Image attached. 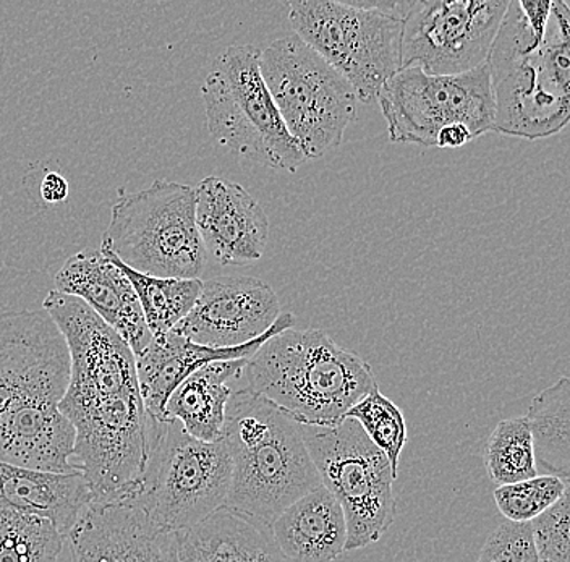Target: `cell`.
Segmentation results:
<instances>
[{"instance_id": "cell-22", "label": "cell", "mask_w": 570, "mask_h": 562, "mask_svg": "<svg viewBox=\"0 0 570 562\" xmlns=\"http://www.w3.org/2000/svg\"><path fill=\"white\" fill-rule=\"evenodd\" d=\"M245 361L214 362L188 376L166 404L167 420H177L187 435L205 443L223 440L230 382L244 375Z\"/></svg>"}, {"instance_id": "cell-4", "label": "cell", "mask_w": 570, "mask_h": 562, "mask_svg": "<svg viewBox=\"0 0 570 562\" xmlns=\"http://www.w3.org/2000/svg\"><path fill=\"white\" fill-rule=\"evenodd\" d=\"M232 457L226 507L271 526L321 479L297 420L247 387L227 404L224 436Z\"/></svg>"}, {"instance_id": "cell-18", "label": "cell", "mask_w": 570, "mask_h": 562, "mask_svg": "<svg viewBox=\"0 0 570 562\" xmlns=\"http://www.w3.org/2000/svg\"><path fill=\"white\" fill-rule=\"evenodd\" d=\"M56 290L83 300L122 337L135 357L151 343L153 334L134 286L101 250L70 256L56 274Z\"/></svg>"}, {"instance_id": "cell-17", "label": "cell", "mask_w": 570, "mask_h": 562, "mask_svg": "<svg viewBox=\"0 0 570 562\" xmlns=\"http://www.w3.org/2000/svg\"><path fill=\"white\" fill-rule=\"evenodd\" d=\"M292 313H281L276 325L265 336L238 347H208L191 343L176 331L153 336L151 343L141 352L137 361L138 384L146 412L151 417L166 420V404L174 391L188 376L214 362L245 361L252 358L271 337L294 327Z\"/></svg>"}, {"instance_id": "cell-27", "label": "cell", "mask_w": 570, "mask_h": 562, "mask_svg": "<svg viewBox=\"0 0 570 562\" xmlns=\"http://www.w3.org/2000/svg\"><path fill=\"white\" fill-rule=\"evenodd\" d=\"M345 418L355 420L362 426L374 446L390 459L392 471L397 475L399 457L409 440L401 408L376 390L356 402Z\"/></svg>"}, {"instance_id": "cell-2", "label": "cell", "mask_w": 570, "mask_h": 562, "mask_svg": "<svg viewBox=\"0 0 570 562\" xmlns=\"http://www.w3.org/2000/svg\"><path fill=\"white\" fill-rule=\"evenodd\" d=\"M70 383L66 337L42 312L0 313V461L69 473L75 432L59 411Z\"/></svg>"}, {"instance_id": "cell-21", "label": "cell", "mask_w": 570, "mask_h": 562, "mask_svg": "<svg viewBox=\"0 0 570 562\" xmlns=\"http://www.w3.org/2000/svg\"><path fill=\"white\" fill-rule=\"evenodd\" d=\"M176 536L180 562H285L269 526L226 506Z\"/></svg>"}, {"instance_id": "cell-25", "label": "cell", "mask_w": 570, "mask_h": 562, "mask_svg": "<svg viewBox=\"0 0 570 562\" xmlns=\"http://www.w3.org/2000/svg\"><path fill=\"white\" fill-rule=\"evenodd\" d=\"M484 464L498 486L538 476L532 425L527 415L498 423L484 447Z\"/></svg>"}, {"instance_id": "cell-16", "label": "cell", "mask_w": 570, "mask_h": 562, "mask_svg": "<svg viewBox=\"0 0 570 562\" xmlns=\"http://www.w3.org/2000/svg\"><path fill=\"white\" fill-rule=\"evenodd\" d=\"M67 539L73 562H180L176 533L127 503L91 504Z\"/></svg>"}, {"instance_id": "cell-20", "label": "cell", "mask_w": 570, "mask_h": 562, "mask_svg": "<svg viewBox=\"0 0 570 562\" xmlns=\"http://www.w3.org/2000/svg\"><path fill=\"white\" fill-rule=\"evenodd\" d=\"M269 530L285 562H333L347 546L344 511L324 486L285 509Z\"/></svg>"}, {"instance_id": "cell-7", "label": "cell", "mask_w": 570, "mask_h": 562, "mask_svg": "<svg viewBox=\"0 0 570 562\" xmlns=\"http://www.w3.org/2000/svg\"><path fill=\"white\" fill-rule=\"evenodd\" d=\"M230 485L226 441L205 443L187 435L177 420L153 417L145 472L122 503L137 507L159 529L177 533L226 506Z\"/></svg>"}, {"instance_id": "cell-10", "label": "cell", "mask_w": 570, "mask_h": 562, "mask_svg": "<svg viewBox=\"0 0 570 562\" xmlns=\"http://www.w3.org/2000/svg\"><path fill=\"white\" fill-rule=\"evenodd\" d=\"M262 75L288 134L308 159L337 148L356 117L352 85L297 34L262 52Z\"/></svg>"}, {"instance_id": "cell-8", "label": "cell", "mask_w": 570, "mask_h": 562, "mask_svg": "<svg viewBox=\"0 0 570 562\" xmlns=\"http://www.w3.org/2000/svg\"><path fill=\"white\" fill-rule=\"evenodd\" d=\"M195 188L155 180L112 206L101 248L135 272L199 279L208 254L196 226Z\"/></svg>"}, {"instance_id": "cell-19", "label": "cell", "mask_w": 570, "mask_h": 562, "mask_svg": "<svg viewBox=\"0 0 570 562\" xmlns=\"http://www.w3.org/2000/svg\"><path fill=\"white\" fill-rule=\"evenodd\" d=\"M89 506L81 471L45 472L0 461V511L48 519L67 539Z\"/></svg>"}, {"instance_id": "cell-12", "label": "cell", "mask_w": 570, "mask_h": 562, "mask_svg": "<svg viewBox=\"0 0 570 562\" xmlns=\"http://www.w3.org/2000/svg\"><path fill=\"white\" fill-rule=\"evenodd\" d=\"M392 144L436 146L444 127L462 124L480 138L494 130V96L488 63L462 75L436 77L402 69L377 92Z\"/></svg>"}, {"instance_id": "cell-14", "label": "cell", "mask_w": 570, "mask_h": 562, "mask_svg": "<svg viewBox=\"0 0 570 562\" xmlns=\"http://www.w3.org/2000/svg\"><path fill=\"white\" fill-rule=\"evenodd\" d=\"M281 305L265 280L219 276L203 280L191 312L173 331L208 347H238L265 336L276 325Z\"/></svg>"}, {"instance_id": "cell-15", "label": "cell", "mask_w": 570, "mask_h": 562, "mask_svg": "<svg viewBox=\"0 0 570 562\" xmlns=\"http://www.w3.org/2000/svg\"><path fill=\"white\" fill-rule=\"evenodd\" d=\"M196 226L212 255L223 266H248L265 255L269 219L247 188L220 177H206L195 188Z\"/></svg>"}, {"instance_id": "cell-11", "label": "cell", "mask_w": 570, "mask_h": 562, "mask_svg": "<svg viewBox=\"0 0 570 562\" xmlns=\"http://www.w3.org/2000/svg\"><path fill=\"white\" fill-rule=\"evenodd\" d=\"M306 447L324 486L341 504L347 522L345 551L380 542L394 524L395 473L352 418L333 426L302 425Z\"/></svg>"}, {"instance_id": "cell-6", "label": "cell", "mask_w": 570, "mask_h": 562, "mask_svg": "<svg viewBox=\"0 0 570 562\" xmlns=\"http://www.w3.org/2000/svg\"><path fill=\"white\" fill-rule=\"evenodd\" d=\"M410 6L297 0L288 3V20L294 34L334 67L366 105L402 70V30Z\"/></svg>"}, {"instance_id": "cell-24", "label": "cell", "mask_w": 570, "mask_h": 562, "mask_svg": "<svg viewBox=\"0 0 570 562\" xmlns=\"http://www.w3.org/2000/svg\"><path fill=\"white\" fill-rule=\"evenodd\" d=\"M101 254L112 259L130 280L153 336L173 331L195 307L203 280L149 276L128 268L110 252L101 248Z\"/></svg>"}, {"instance_id": "cell-28", "label": "cell", "mask_w": 570, "mask_h": 562, "mask_svg": "<svg viewBox=\"0 0 570 562\" xmlns=\"http://www.w3.org/2000/svg\"><path fill=\"white\" fill-rule=\"evenodd\" d=\"M564 480L554 475H538L534 479L498 486L494 501L499 512L515 524H527L554 506L566 491Z\"/></svg>"}, {"instance_id": "cell-1", "label": "cell", "mask_w": 570, "mask_h": 562, "mask_svg": "<svg viewBox=\"0 0 570 562\" xmlns=\"http://www.w3.org/2000/svg\"><path fill=\"white\" fill-rule=\"evenodd\" d=\"M42 309L69 345L70 383L59 411L73 426V455L91 504L122 503L145 472L153 418L134 352L80 298L51 290Z\"/></svg>"}, {"instance_id": "cell-32", "label": "cell", "mask_w": 570, "mask_h": 562, "mask_svg": "<svg viewBox=\"0 0 570 562\" xmlns=\"http://www.w3.org/2000/svg\"><path fill=\"white\" fill-rule=\"evenodd\" d=\"M473 140H475V137H473L469 128L462 126V124H454V126L444 127L438 134L436 148H462V146Z\"/></svg>"}, {"instance_id": "cell-29", "label": "cell", "mask_w": 570, "mask_h": 562, "mask_svg": "<svg viewBox=\"0 0 570 562\" xmlns=\"http://www.w3.org/2000/svg\"><path fill=\"white\" fill-rule=\"evenodd\" d=\"M532 529L541 562H570V485L554 506L534 519Z\"/></svg>"}, {"instance_id": "cell-3", "label": "cell", "mask_w": 570, "mask_h": 562, "mask_svg": "<svg viewBox=\"0 0 570 562\" xmlns=\"http://www.w3.org/2000/svg\"><path fill=\"white\" fill-rule=\"evenodd\" d=\"M494 134L534 141L570 124V7L552 0L543 34L509 2L490 57Z\"/></svg>"}, {"instance_id": "cell-26", "label": "cell", "mask_w": 570, "mask_h": 562, "mask_svg": "<svg viewBox=\"0 0 570 562\" xmlns=\"http://www.w3.org/2000/svg\"><path fill=\"white\" fill-rule=\"evenodd\" d=\"M63 540L48 519L0 511V562H59Z\"/></svg>"}, {"instance_id": "cell-23", "label": "cell", "mask_w": 570, "mask_h": 562, "mask_svg": "<svg viewBox=\"0 0 570 562\" xmlns=\"http://www.w3.org/2000/svg\"><path fill=\"white\" fill-rule=\"evenodd\" d=\"M527 417L532 425L537 464L547 475L570 480V376L533 397Z\"/></svg>"}, {"instance_id": "cell-9", "label": "cell", "mask_w": 570, "mask_h": 562, "mask_svg": "<svg viewBox=\"0 0 570 562\" xmlns=\"http://www.w3.org/2000/svg\"><path fill=\"white\" fill-rule=\"evenodd\" d=\"M202 95L209 135L217 144L288 172L306 162L267 90L256 46L227 48L206 77Z\"/></svg>"}, {"instance_id": "cell-31", "label": "cell", "mask_w": 570, "mask_h": 562, "mask_svg": "<svg viewBox=\"0 0 570 562\" xmlns=\"http://www.w3.org/2000/svg\"><path fill=\"white\" fill-rule=\"evenodd\" d=\"M70 187L66 177L59 172H48L39 184V197L48 205H59L69 198Z\"/></svg>"}, {"instance_id": "cell-33", "label": "cell", "mask_w": 570, "mask_h": 562, "mask_svg": "<svg viewBox=\"0 0 570 562\" xmlns=\"http://www.w3.org/2000/svg\"><path fill=\"white\" fill-rule=\"evenodd\" d=\"M566 483H568V485H570V480H568V482H566Z\"/></svg>"}, {"instance_id": "cell-5", "label": "cell", "mask_w": 570, "mask_h": 562, "mask_svg": "<svg viewBox=\"0 0 570 562\" xmlns=\"http://www.w3.org/2000/svg\"><path fill=\"white\" fill-rule=\"evenodd\" d=\"M247 390L305 426H333L377 387L372 366L318 329H285L248 358Z\"/></svg>"}, {"instance_id": "cell-13", "label": "cell", "mask_w": 570, "mask_h": 562, "mask_svg": "<svg viewBox=\"0 0 570 562\" xmlns=\"http://www.w3.org/2000/svg\"><path fill=\"white\" fill-rule=\"evenodd\" d=\"M508 0H416L402 30V69L451 77L488 62Z\"/></svg>"}, {"instance_id": "cell-30", "label": "cell", "mask_w": 570, "mask_h": 562, "mask_svg": "<svg viewBox=\"0 0 570 562\" xmlns=\"http://www.w3.org/2000/svg\"><path fill=\"white\" fill-rule=\"evenodd\" d=\"M476 562H541L532 522H504L491 533Z\"/></svg>"}]
</instances>
